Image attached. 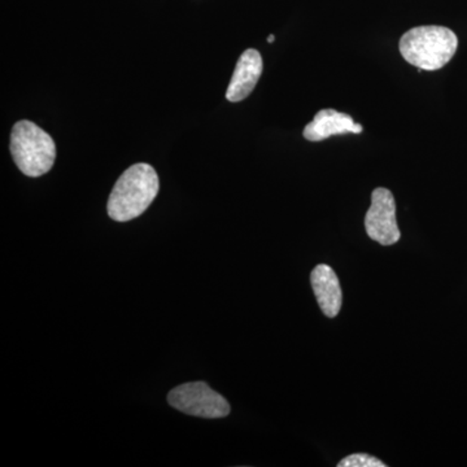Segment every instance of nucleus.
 Returning <instances> with one entry per match:
<instances>
[{
  "mask_svg": "<svg viewBox=\"0 0 467 467\" xmlns=\"http://www.w3.org/2000/svg\"><path fill=\"white\" fill-rule=\"evenodd\" d=\"M160 182L155 169L135 164L117 180L109 199V216L117 223H128L147 211L158 196Z\"/></svg>",
  "mask_w": 467,
  "mask_h": 467,
  "instance_id": "nucleus-1",
  "label": "nucleus"
},
{
  "mask_svg": "<svg viewBox=\"0 0 467 467\" xmlns=\"http://www.w3.org/2000/svg\"><path fill=\"white\" fill-rule=\"evenodd\" d=\"M399 47L402 57L411 66L420 70H438L456 54L459 38L445 26H418L401 36Z\"/></svg>",
  "mask_w": 467,
  "mask_h": 467,
  "instance_id": "nucleus-2",
  "label": "nucleus"
},
{
  "mask_svg": "<svg viewBox=\"0 0 467 467\" xmlns=\"http://www.w3.org/2000/svg\"><path fill=\"white\" fill-rule=\"evenodd\" d=\"M11 153L15 164L24 174L36 178L54 167L57 144L39 126L23 119L12 129Z\"/></svg>",
  "mask_w": 467,
  "mask_h": 467,
  "instance_id": "nucleus-3",
  "label": "nucleus"
},
{
  "mask_svg": "<svg viewBox=\"0 0 467 467\" xmlns=\"http://www.w3.org/2000/svg\"><path fill=\"white\" fill-rule=\"evenodd\" d=\"M169 405L189 416L223 418L229 416L230 405L223 396L207 383L192 382L175 387L168 395Z\"/></svg>",
  "mask_w": 467,
  "mask_h": 467,
  "instance_id": "nucleus-4",
  "label": "nucleus"
},
{
  "mask_svg": "<svg viewBox=\"0 0 467 467\" xmlns=\"http://www.w3.org/2000/svg\"><path fill=\"white\" fill-rule=\"evenodd\" d=\"M368 238L382 245H392L400 241L401 233L396 221V202L389 190L376 189L371 195V205L365 217Z\"/></svg>",
  "mask_w": 467,
  "mask_h": 467,
  "instance_id": "nucleus-5",
  "label": "nucleus"
},
{
  "mask_svg": "<svg viewBox=\"0 0 467 467\" xmlns=\"http://www.w3.org/2000/svg\"><path fill=\"white\" fill-rule=\"evenodd\" d=\"M263 57L260 52L250 48L242 54L226 91V99L236 103L250 97L263 73Z\"/></svg>",
  "mask_w": 467,
  "mask_h": 467,
  "instance_id": "nucleus-6",
  "label": "nucleus"
},
{
  "mask_svg": "<svg viewBox=\"0 0 467 467\" xmlns=\"http://www.w3.org/2000/svg\"><path fill=\"white\" fill-rule=\"evenodd\" d=\"M362 126L356 124L352 117L335 109H322L313 121L304 129V138L309 142H321L333 135L359 134Z\"/></svg>",
  "mask_w": 467,
  "mask_h": 467,
  "instance_id": "nucleus-7",
  "label": "nucleus"
},
{
  "mask_svg": "<svg viewBox=\"0 0 467 467\" xmlns=\"http://www.w3.org/2000/svg\"><path fill=\"white\" fill-rule=\"evenodd\" d=\"M310 282H312L319 308L324 312L326 317H337L342 309L343 296L339 279L334 270L330 266L321 264L313 269Z\"/></svg>",
  "mask_w": 467,
  "mask_h": 467,
  "instance_id": "nucleus-8",
  "label": "nucleus"
},
{
  "mask_svg": "<svg viewBox=\"0 0 467 467\" xmlns=\"http://www.w3.org/2000/svg\"><path fill=\"white\" fill-rule=\"evenodd\" d=\"M337 467H386V463L370 454L356 453L340 461Z\"/></svg>",
  "mask_w": 467,
  "mask_h": 467,
  "instance_id": "nucleus-9",
  "label": "nucleus"
},
{
  "mask_svg": "<svg viewBox=\"0 0 467 467\" xmlns=\"http://www.w3.org/2000/svg\"><path fill=\"white\" fill-rule=\"evenodd\" d=\"M275 36H273V34H272V36H267V42H269V43L275 42Z\"/></svg>",
  "mask_w": 467,
  "mask_h": 467,
  "instance_id": "nucleus-10",
  "label": "nucleus"
}]
</instances>
